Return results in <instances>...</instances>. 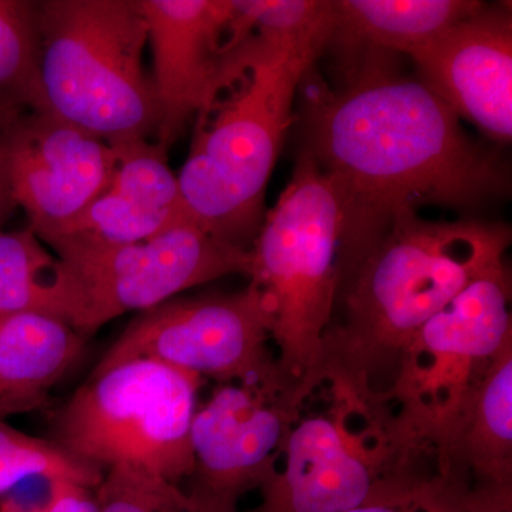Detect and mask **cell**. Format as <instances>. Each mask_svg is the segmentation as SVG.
<instances>
[{"instance_id":"cell-1","label":"cell","mask_w":512,"mask_h":512,"mask_svg":"<svg viewBox=\"0 0 512 512\" xmlns=\"http://www.w3.org/2000/svg\"><path fill=\"white\" fill-rule=\"evenodd\" d=\"M394 57L346 70L309 107L308 147L345 210L340 259L365 248L394 215L423 205L471 210L507 190V174L461 120Z\"/></svg>"},{"instance_id":"cell-2","label":"cell","mask_w":512,"mask_h":512,"mask_svg":"<svg viewBox=\"0 0 512 512\" xmlns=\"http://www.w3.org/2000/svg\"><path fill=\"white\" fill-rule=\"evenodd\" d=\"M511 229L480 220L394 215L357 254L340 261L318 382L389 403L407 346L474 279L507 256Z\"/></svg>"},{"instance_id":"cell-3","label":"cell","mask_w":512,"mask_h":512,"mask_svg":"<svg viewBox=\"0 0 512 512\" xmlns=\"http://www.w3.org/2000/svg\"><path fill=\"white\" fill-rule=\"evenodd\" d=\"M328 15L298 29H255L228 50L197 113L177 175L185 214L225 244L249 251L264 220L266 185L303 77L328 47Z\"/></svg>"},{"instance_id":"cell-4","label":"cell","mask_w":512,"mask_h":512,"mask_svg":"<svg viewBox=\"0 0 512 512\" xmlns=\"http://www.w3.org/2000/svg\"><path fill=\"white\" fill-rule=\"evenodd\" d=\"M45 109L111 146L157 140L161 110L144 67L140 0L36 2Z\"/></svg>"},{"instance_id":"cell-5","label":"cell","mask_w":512,"mask_h":512,"mask_svg":"<svg viewBox=\"0 0 512 512\" xmlns=\"http://www.w3.org/2000/svg\"><path fill=\"white\" fill-rule=\"evenodd\" d=\"M345 210L332 180L303 151L249 248V284L272 318L276 366L302 400L319 389L323 333L335 305Z\"/></svg>"},{"instance_id":"cell-6","label":"cell","mask_w":512,"mask_h":512,"mask_svg":"<svg viewBox=\"0 0 512 512\" xmlns=\"http://www.w3.org/2000/svg\"><path fill=\"white\" fill-rule=\"evenodd\" d=\"M293 424L278 470L251 512H345L434 477V461L410 443L392 404L323 384Z\"/></svg>"},{"instance_id":"cell-7","label":"cell","mask_w":512,"mask_h":512,"mask_svg":"<svg viewBox=\"0 0 512 512\" xmlns=\"http://www.w3.org/2000/svg\"><path fill=\"white\" fill-rule=\"evenodd\" d=\"M204 382L156 360L120 363L56 413V444L100 470L181 488L194 471L191 424Z\"/></svg>"},{"instance_id":"cell-8","label":"cell","mask_w":512,"mask_h":512,"mask_svg":"<svg viewBox=\"0 0 512 512\" xmlns=\"http://www.w3.org/2000/svg\"><path fill=\"white\" fill-rule=\"evenodd\" d=\"M507 259L458 293L414 336L389 403L407 439L434 454L466 421L498 352L512 340Z\"/></svg>"},{"instance_id":"cell-9","label":"cell","mask_w":512,"mask_h":512,"mask_svg":"<svg viewBox=\"0 0 512 512\" xmlns=\"http://www.w3.org/2000/svg\"><path fill=\"white\" fill-rule=\"evenodd\" d=\"M271 332V312L252 284L232 293L175 296L138 313L101 357L92 376L120 363L148 359L218 384L289 390L269 348Z\"/></svg>"},{"instance_id":"cell-10","label":"cell","mask_w":512,"mask_h":512,"mask_svg":"<svg viewBox=\"0 0 512 512\" xmlns=\"http://www.w3.org/2000/svg\"><path fill=\"white\" fill-rule=\"evenodd\" d=\"M80 302L77 332L93 333L128 312H143L181 292L228 275H248L249 251L225 244L197 225L126 245L55 239Z\"/></svg>"},{"instance_id":"cell-11","label":"cell","mask_w":512,"mask_h":512,"mask_svg":"<svg viewBox=\"0 0 512 512\" xmlns=\"http://www.w3.org/2000/svg\"><path fill=\"white\" fill-rule=\"evenodd\" d=\"M305 406L298 394L259 384H218L191 424L194 471L184 491L198 512H238L274 478Z\"/></svg>"},{"instance_id":"cell-12","label":"cell","mask_w":512,"mask_h":512,"mask_svg":"<svg viewBox=\"0 0 512 512\" xmlns=\"http://www.w3.org/2000/svg\"><path fill=\"white\" fill-rule=\"evenodd\" d=\"M10 187L39 239L59 231L109 184L117 147L45 110L0 119Z\"/></svg>"},{"instance_id":"cell-13","label":"cell","mask_w":512,"mask_h":512,"mask_svg":"<svg viewBox=\"0 0 512 512\" xmlns=\"http://www.w3.org/2000/svg\"><path fill=\"white\" fill-rule=\"evenodd\" d=\"M417 79L498 143L512 137L511 3L487 5L409 56Z\"/></svg>"},{"instance_id":"cell-14","label":"cell","mask_w":512,"mask_h":512,"mask_svg":"<svg viewBox=\"0 0 512 512\" xmlns=\"http://www.w3.org/2000/svg\"><path fill=\"white\" fill-rule=\"evenodd\" d=\"M161 110L157 141L175 143L194 119L231 42L232 0H140Z\"/></svg>"},{"instance_id":"cell-15","label":"cell","mask_w":512,"mask_h":512,"mask_svg":"<svg viewBox=\"0 0 512 512\" xmlns=\"http://www.w3.org/2000/svg\"><path fill=\"white\" fill-rule=\"evenodd\" d=\"M109 184L66 227L40 239L126 245L146 241L188 224L177 175L167 161V147L157 140L119 144ZM192 224V222H191Z\"/></svg>"},{"instance_id":"cell-16","label":"cell","mask_w":512,"mask_h":512,"mask_svg":"<svg viewBox=\"0 0 512 512\" xmlns=\"http://www.w3.org/2000/svg\"><path fill=\"white\" fill-rule=\"evenodd\" d=\"M434 477L467 512H512V340L495 357L463 426L434 454Z\"/></svg>"},{"instance_id":"cell-17","label":"cell","mask_w":512,"mask_h":512,"mask_svg":"<svg viewBox=\"0 0 512 512\" xmlns=\"http://www.w3.org/2000/svg\"><path fill=\"white\" fill-rule=\"evenodd\" d=\"M483 6L478 0H333L328 45L342 46L345 66L372 56L409 57Z\"/></svg>"},{"instance_id":"cell-18","label":"cell","mask_w":512,"mask_h":512,"mask_svg":"<svg viewBox=\"0 0 512 512\" xmlns=\"http://www.w3.org/2000/svg\"><path fill=\"white\" fill-rule=\"evenodd\" d=\"M82 333L36 312H0V389L47 397L82 353Z\"/></svg>"},{"instance_id":"cell-19","label":"cell","mask_w":512,"mask_h":512,"mask_svg":"<svg viewBox=\"0 0 512 512\" xmlns=\"http://www.w3.org/2000/svg\"><path fill=\"white\" fill-rule=\"evenodd\" d=\"M0 312L43 313L79 326V296L63 262L30 228L0 231Z\"/></svg>"},{"instance_id":"cell-20","label":"cell","mask_w":512,"mask_h":512,"mask_svg":"<svg viewBox=\"0 0 512 512\" xmlns=\"http://www.w3.org/2000/svg\"><path fill=\"white\" fill-rule=\"evenodd\" d=\"M45 110L39 80L36 2L0 0V119Z\"/></svg>"},{"instance_id":"cell-21","label":"cell","mask_w":512,"mask_h":512,"mask_svg":"<svg viewBox=\"0 0 512 512\" xmlns=\"http://www.w3.org/2000/svg\"><path fill=\"white\" fill-rule=\"evenodd\" d=\"M35 477L97 490L104 471L67 453L59 444L29 436L0 419V495Z\"/></svg>"},{"instance_id":"cell-22","label":"cell","mask_w":512,"mask_h":512,"mask_svg":"<svg viewBox=\"0 0 512 512\" xmlns=\"http://www.w3.org/2000/svg\"><path fill=\"white\" fill-rule=\"evenodd\" d=\"M100 512H198L183 488L150 483L111 468L96 490Z\"/></svg>"},{"instance_id":"cell-23","label":"cell","mask_w":512,"mask_h":512,"mask_svg":"<svg viewBox=\"0 0 512 512\" xmlns=\"http://www.w3.org/2000/svg\"><path fill=\"white\" fill-rule=\"evenodd\" d=\"M345 512H467L436 477L390 495L383 500L360 505Z\"/></svg>"},{"instance_id":"cell-24","label":"cell","mask_w":512,"mask_h":512,"mask_svg":"<svg viewBox=\"0 0 512 512\" xmlns=\"http://www.w3.org/2000/svg\"><path fill=\"white\" fill-rule=\"evenodd\" d=\"M0 512H100V505L90 488L56 481L49 500L35 504L8 497L0 503Z\"/></svg>"},{"instance_id":"cell-25","label":"cell","mask_w":512,"mask_h":512,"mask_svg":"<svg viewBox=\"0 0 512 512\" xmlns=\"http://www.w3.org/2000/svg\"><path fill=\"white\" fill-rule=\"evenodd\" d=\"M47 397L25 396L8 392V390L0 389V419L10 416V414H18L30 412V410L39 409V407L47 404Z\"/></svg>"},{"instance_id":"cell-26","label":"cell","mask_w":512,"mask_h":512,"mask_svg":"<svg viewBox=\"0 0 512 512\" xmlns=\"http://www.w3.org/2000/svg\"><path fill=\"white\" fill-rule=\"evenodd\" d=\"M18 208L15 197H13L12 187H10L5 158H3L2 150H0V231Z\"/></svg>"}]
</instances>
